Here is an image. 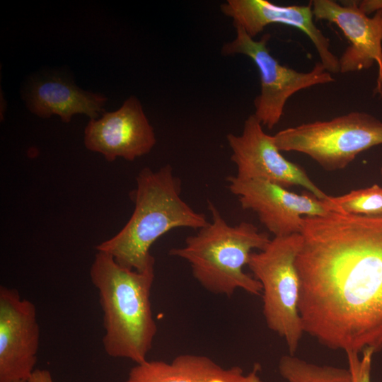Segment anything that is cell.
Masks as SVG:
<instances>
[{
    "label": "cell",
    "instance_id": "7a4b0ae2",
    "mask_svg": "<svg viewBox=\"0 0 382 382\" xmlns=\"http://www.w3.org/2000/svg\"><path fill=\"white\" fill-rule=\"evenodd\" d=\"M136 182L130 193L134 204L131 217L116 235L96 249L111 255L122 267L145 272L154 269L150 248L157 239L175 228L199 230L209 221L183 199L180 180L170 165L156 171L144 168Z\"/></svg>",
    "mask_w": 382,
    "mask_h": 382
},
{
    "label": "cell",
    "instance_id": "277c9868",
    "mask_svg": "<svg viewBox=\"0 0 382 382\" xmlns=\"http://www.w3.org/2000/svg\"><path fill=\"white\" fill-rule=\"evenodd\" d=\"M212 220L188 236L182 247L169 255L189 263L197 282L211 293L231 296L241 289L251 295L262 294L261 284L243 270L253 250H263L270 241L267 233L252 223L231 226L210 201Z\"/></svg>",
    "mask_w": 382,
    "mask_h": 382
},
{
    "label": "cell",
    "instance_id": "ac0fdd59",
    "mask_svg": "<svg viewBox=\"0 0 382 382\" xmlns=\"http://www.w3.org/2000/svg\"><path fill=\"white\" fill-rule=\"evenodd\" d=\"M352 382H371V361L374 351L366 349L361 354L345 352Z\"/></svg>",
    "mask_w": 382,
    "mask_h": 382
},
{
    "label": "cell",
    "instance_id": "9a60e30c",
    "mask_svg": "<svg viewBox=\"0 0 382 382\" xmlns=\"http://www.w3.org/2000/svg\"><path fill=\"white\" fill-rule=\"evenodd\" d=\"M29 110L42 118L58 115L63 122H69L75 114H84L91 120L104 113L108 98L97 93L83 91L59 75L34 79L25 96Z\"/></svg>",
    "mask_w": 382,
    "mask_h": 382
},
{
    "label": "cell",
    "instance_id": "4fadbf2b",
    "mask_svg": "<svg viewBox=\"0 0 382 382\" xmlns=\"http://www.w3.org/2000/svg\"><path fill=\"white\" fill-rule=\"evenodd\" d=\"M221 10L232 18L234 26L253 38L272 23L299 30L313 43L325 69L332 74L340 73L339 58L331 51L329 38L315 23L311 1L307 5L280 6L267 0H228Z\"/></svg>",
    "mask_w": 382,
    "mask_h": 382
},
{
    "label": "cell",
    "instance_id": "44dd1931",
    "mask_svg": "<svg viewBox=\"0 0 382 382\" xmlns=\"http://www.w3.org/2000/svg\"><path fill=\"white\" fill-rule=\"evenodd\" d=\"M16 382H27L26 381H16Z\"/></svg>",
    "mask_w": 382,
    "mask_h": 382
},
{
    "label": "cell",
    "instance_id": "30bf717a",
    "mask_svg": "<svg viewBox=\"0 0 382 382\" xmlns=\"http://www.w3.org/2000/svg\"><path fill=\"white\" fill-rule=\"evenodd\" d=\"M316 20L337 25L349 41L339 57L340 73L359 71L377 65L373 93L382 98V11L370 17L358 7L357 1H311Z\"/></svg>",
    "mask_w": 382,
    "mask_h": 382
},
{
    "label": "cell",
    "instance_id": "e0dca14e",
    "mask_svg": "<svg viewBox=\"0 0 382 382\" xmlns=\"http://www.w3.org/2000/svg\"><path fill=\"white\" fill-rule=\"evenodd\" d=\"M329 212L358 216H382V187L374 184L322 200Z\"/></svg>",
    "mask_w": 382,
    "mask_h": 382
},
{
    "label": "cell",
    "instance_id": "d6986e66",
    "mask_svg": "<svg viewBox=\"0 0 382 382\" xmlns=\"http://www.w3.org/2000/svg\"><path fill=\"white\" fill-rule=\"evenodd\" d=\"M357 5L359 8L369 16L373 13L382 11V0L357 1Z\"/></svg>",
    "mask_w": 382,
    "mask_h": 382
},
{
    "label": "cell",
    "instance_id": "3957f363",
    "mask_svg": "<svg viewBox=\"0 0 382 382\" xmlns=\"http://www.w3.org/2000/svg\"><path fill=\"white\" fill-rule=\"evenodd\" d=\"M154 276V269L138 272L107 253L96 254L90 277L103 311L102 341L109 357L135 364L147 359L157 332L151 303Z\"/></svg>",
    "mask_w": 382,
    "mask_h": 382
},
{
    "label": "cell",
    "instance_id": "ffe728a7",
    "mask_svg": "<svg viewBox=\"0 0 382 382\" xmlns=\"http://www.w3.org/2000/svg\"><path fill=\"white\" fill-rule=\"evenodd\" d=\"M27 382H54L51 373L47 369H36Z\"/></svg>",
    "mask_w": 382,
    "mask_h": 382
},
{
    "label": "cell",
    "instance_id": "ba28073f",
    "mask_svg": "<svg viewBox=\"0 0 382 382\" xmlns=\"http://www.w3.org/2000/svg\"><path fill=\"white\" fill-rule=\"evenodd\" d=\"M229 191L241 207L254 212L274 237L301 233L304 217L329 213L323 202L309 193L299 195L278 184L259 178H226Z\"/></svg>",
    "mask_w": 382,
    "mask_h": 382
},
{
    "label": "cell",
    "instance_id": "9c48e42d",
    "mask_svg": "<svg viewBox=\"0 0 382 382\" xmlns=\"http://www.w3.org/2000/svg\"><path fill=\"white\" fill-rule=\"evenodd\" d=\"M227 141L231 149V159L237 168L239 179H262L284 187L298 185L320 200L327 195L299 165L285 158L274 141L266 134L254 115L248 116L242 134H228Z\"/></svg>",
    "mask_w": 382,
    "mask_h": 382
},
{
    "label": "cell",
    "instance_id": "2e32d148",
    "mask_svg": "<svg viewBox=\"0 0 382 382\" xmlns=\"http://www.w3.org/2000/svg\"><path fill=\"white\" fill-rule=\"evenodd\" d=\"M278 369L287 382H352L348 369L317 365L291 354L280 358Z\"/></svg>",
    "mask_w": 382,
    "mask_h": 382
},
{
    "label": "cell",
    "instance_id": "8fae6325",
    "mask_svg": "<svg viewBox=\"0 0 382 382\" xmlns=\"http://www.w3.org/2000/svg\"><path fill=\"white\" fill-rule=\"evenodd\" d=\"M40 327L34 303L0 287V382L28 381L35 370Z\"/></svg>",
    "mask_w": 382,
    "mask_h": 382
},
{
    "label": "cell",
    "instance_id": "8992f818",
    "mask_svg": "<svg viewBox=\"0 0 382 382\" xmlns=\"http://www.w3.org/2000/svg\"><path fill=\"white\" fill-rule=\"evenodd\" d=\"M280 151L307 155L327 170L345 168L361 152L382 144V121L352 111L330 120H316L273 135Z\"/></svg>",
    "mask_w": 382,
    "mask_h": 382
},
{
    "label": "cell",
    "instance_id": "5bb4252c",
    "mask_svg": "<svg viewBox=\"0 0 382 382\" xmlns=\"http://www.w3.org/2000/svg\"><path fill=\"white\" fill-rule=\"evenodd\" d=\"M256 365L245 375L239 366L226 368L207 356L183 354L170 362L145 360L136 364L124 382H261Z\"/></svg>",
    "mask_w": 382,
    "mask_h": 382
},
{
    "label": "cell",
    "instance_id": "7402d4cb",
    "mask_svg": "<svg viewBox=\"0 0 382 382\" xmlns=\"http://www.w3.org/2000/svg\"><path fill=\"white\" fill-rule=\"evenodd\" d=\"M381 176H382V166H381Z\"/></svg>",
    "mask_w": 382,
    "mask_h": 382
},
{
    "label": "cell",
    "instance_id": "5b68a950",
    "mask_svg": "<svg viewBox=\"0 0 382 382\" xmlns=\"http://www.w3.org/2000/svg\"><path fill=\"white\" fill-rule=\"evenodd\" d=\"M302 236L274 237L266 247L253 252L248 266L262 285V312L272 331L282 337L294 355L304 332L299 312L300 280L296 259Z\"/></svg>",
    "mask_w": 382,
    "mask_h": 382
},
{
    "label": "cell",
    "instance_id": "7c38bea8",
    "mask_svg": "<svg viewBox=\"0 0 382 382\" xmlns=\"http://www.w3.org/2000/svg\"><path fill=\"white\" fill-rule=\"evenodd\" d=\"M156 143L154 129L134 96L117 110L90 120L84 131V144L109 162L117 158L132 161L149 153Z\"/></svg>",
    "mask_w": 382,
    "mask_h": 382
},
{
    "label": "cell",
    "instance_id": "52a82bcc",
    "mask_svg": "<svg viewBox=\"0 0 382 382\" xmlns=\"http://www.w3.org/2000/svg\"><path fill=\"white\" fill-rule=\"evenodd\" d=\"M236 35L224 45V55L243 54L257 66L260 79V92L255 99V117L262 126L272 129L280 121L288 99L296 92L313 86L334 82L335 79L318 62L309 71H299L283 65L270 52V34L259 40L235 26Z\"/></svg>",
    "mask_w": 382,
    "mask_h": 382
},
{
    "label": "cell",
    "instance_id": "6da1fadb",
    "mask_svg": "<svg viewBox=\"0 0 382 382\" xmlns=\"http://www.w3.org/2000/svg\"><path fill=\"white\" fill-rule=\"evenodd\" d=\"M296 259L304 332L325 347L382 349V216L304 217Z\"/></svg>",
    "mask_w": 382,
    "mask_h": 382
}]
</instances>
